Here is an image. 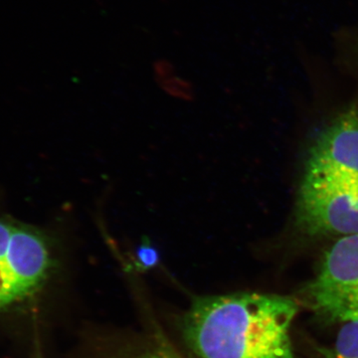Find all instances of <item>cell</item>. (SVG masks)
Returning <instances> with one entry per match:
<instances>
[{
	"mask_svg": "<svg viewBox=\"0 0 358 358\" xmlns=\"http://www.w3.org/2000/svg\"><path fill=\"white\" fill-rule=\"evenodd\" d=\"M306 171L358 180V110L336 117L310 148Z\"/></svg>",
	"mask_w": 358,
	"mask_h": 358,
	"instance_id": "5",
	"label": "cell"
},
{
	"mask_svg": "<svg viewBox=\"0 0 358 358\" xmlns=\"http://www.w3.org/2000/svg\"><path fill=\"white\" fill-rule=\"evenodd\" d=\"M140 358H180L173 352H167L166 350H157L148 352L145 355H141Z\"/></svg>",
	"mask_w": 358,
	"mask_h": 358,
	"instance_id": "8",
	"label": "cell"
},
{
	"mask_svg": "<svg viewBox=\"0 0 358 358\" xmlns=\"http://www.w3.org/2000/svg\"><path fill=\"white\" fill-rule=\"evenodd\" d=\"M296 300L274 294L237 293L193 301L183 336L199 358H296L291 327Z\"/></svg>",
	"mask_w": 358,
	"mask_h": 358,
	"instance_id": "1",
	"label": "cell"
},
{
	"mask_svg": "<svg viewBox=\"0 0 358 358\" xmlns=\"http://www.w3.org/2000/svg\"><path fill=\"white\" fill-rule=\"evenodd\" d=\"M313 313L331 322L358 320V235L341 237L305 289Z\"/></svg>",
	"mask_w": 358,
	"mask_h": 358,
	"instance_id": "4",
	"label": "cell"
},
{
	"mask_svg": "<svg viewBox=\"0 0 358 358\" xmlns=\"http://www.w3.org/2000/svg\"><path fill=\"white\" fill-rule=\"evenodd\" d=\"M296 218L310 236L358 235V180L306 171Z\"/></svg>",
	"mask_w": 358,
	"mask_h": 358,
	"instance_id": "3",
	"label": "cell"
},
{
	"mask_svg": "<svg viewBox=\"0 0 358 358\" xmlns=\"http://www.w3.org/2000/svg\"><path fill=\"white\" fill-rule=\"evenodd\" d=\"M53 266V247L46 233L0 218V308L36 293Z\"/></svg>",
	"mask_w": 358,
	"mask_h": 358,
	"instance_id": "2",
	"label": "cell"
},
{
	"mask_svg": "<svg viewBox=\"0 0 358 358\" xmlns=\"http://www.w3.org/2000/svg\"><path fill=\"white\" fill-rule=\"evenodd\" d=\"M324 358H358V320L343 324L336 343L324 352Z\"/></svg>",
	"mask_w": 358,
	"mask_h": 358,
	"instance_id": "6",
	"label": "cell"
},
{
	"mask_svg": "<svg viewBox=\"0 0 358 358\" xmlns=\"http://www.w3.org/2000/svg\"><path fill=\"white\" fill-rule=\"evenodd\" d=\"M159 262V252L150 241L143 242L136 251V264L141 270L155 268Z\"/></svg>",
	"mask_w": 358,
	"mask_h": 358,
	"instance_id": "7",
	"label": "cell"
}]
</instances>
